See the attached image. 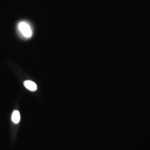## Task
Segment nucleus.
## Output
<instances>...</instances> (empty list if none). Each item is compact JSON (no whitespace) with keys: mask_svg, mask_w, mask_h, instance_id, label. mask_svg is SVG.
<instances>
[{"mask_svg":"<svg viewBox=\"0 0 150 150\" xmlns=\"http://www.w3.org/2000/svg\"><path fill=\"white\" fill-rule=\"evenodd\" d=\"M18 29L23 38H29L32 36V28L26 22L22 21L19 23Z\"/></svg>","mask_w":150,"mask_h":150,"instance_id":"obj_1","label":"nucleus"},{"mask_svg":"<svg viewBox=\"0 0 150 150\" xmlns=\"http://www.w3.org/2000/svg\"><path fill=\"white\" fill-rule=\"evenodd\" d=\"M12 121L16 124L19 123L21 119V116H20V112L17 110H15L12 115Z\"/></svg>","mask_w":150,"mask_h":150,"instance_id":"obj_3","label":"nucleus"},{"mask_svg":"<svg viewBox=\"0 0 150 150\" xmlns=\"http://www.w3.org/2000/svg\"><path fill=\"white\" fill-rule=\"evenodd\" d=\"M24 86L27 88V90L30 91L34 92L38 90V86L37 85L32 81H25L23 83Z\"/></svg>","mask_w":150,"mask_h":150,"instance_id":"obj_2","label":"nucleus"}]
</instances>
